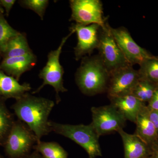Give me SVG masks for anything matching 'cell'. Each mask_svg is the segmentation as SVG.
I'll return each mask as SVG.
<instances>
[{
	"mask_svg": "<svg viewBox=\"0 0 158 158\" xmlns=\"http://www.w3.org/2000/svg\"><path fill=\"white\" fill-rule=\"evenodd\" d=\"M55 102L48 99L26 93L11 106L18 119L23 122L35 134L37 142L52 132L48 117Z\"/></svg>",
	"mask_w": 158,
	"mask_h": 158,
	"instance_id": "obj_1",
	"label": "cell"
},
{
	"mask_svg": "<svg viewBox=\"0 0 158 158\" xmlns=\"http://www.w3.org/2000/svg\"><path fill=\"white\" fill-rule=\"evenodd\" d=\"M110 73L98 55L82 58L75 81L83 94L91 96L107 91Z\"/></svg>",
	"mask_w": 158,
	"mask_h": 158,
	"instance_id": "obj_2",
	"label": "cell"
},
{
	"mask_svg": "<svg viewBox=\"0 0 158 158\" xmlns=\"http://www.w3.org/2000/svg\"><path fill=\"white\" fill-rule=\"evenodd\" d=\"M51 131L74 141L83 148L89 158L101 156L102 153L99 143V137L92 125L62 124L49 121Z\"/></svg>",
	"mask_w": 158,
	"mask_h": 158,
	"instance_id": "obj_3",
	"label": "cell"
},
{
	"mask_svg": "<svg viewBox=\"0 0 158 158\" xmlns=\"http://www.w3.org/2000/svg\"><path fill=\"white\" fill-rule=\"evenodd\" d=\"M70 31L69 34L62 38L58 48L49 52L46 64L40 71L38 75L40 78L43 80V84L32 92L33 94L38 93L46 85H50L56 91L57 104L61 101L59 93L66 92L68 90L63 85L64 71L63 67L60 64V56L65 42L69 37L75 33L73 30H70Z\"/></svg>",
	"mask_w": 158,
	"mask_h": 158,
	"instance_id": "obj_4",
	"label": "cell"
},
{
	"mask_svg": "<svg viewBox=\"0 0 158 158\" xmlns=\"http://www.w3.org/2000/svg\"><path fill=\"white\" fill-rule=\"evenodd\" d=\"M37 143L34 132L24 123L18 119L15 122L3 147L9 158H23L31 153Z\"/></svg>",
	"mask_w": 158,
	"mask_h": 158,
	"instance_id": "obj_5",
	"label": "cell"
},
{
	"mask_svg": "<svg viewBox=\"0 0 158 158\" xmlns=\"http://www.w3.org/2000/svg\"><path fill=\"white\" fill-rule=\"evenodd\" d=\"M110 27L107 23L104 28H101L97 48L99 51L98 56L109 73L123 66L131 65L112 35Z\"/></svg>",
	"mask_w": 158,
	"mask_h": 158,
	"instance_id": "obj_6",
	"label": "cell"
},
{
	"mask_svg": "<svg viewBox=\"0 0 158 158\" xmlns=\"http://www.w3.org/2000/svg\"><path fill=\"white\" fill-rule=\"evenodd\" d=\"M92 125L99 137L123 129L126 119L113 105L91 108Z\"/></svg>",
	"mask_w": 158,
	"mask_h": 158,
	"instance_id": "obj_7",
	"label": "cell"
},
{
	"mask_svg": "<svg viewBox=\"0 0 158 158\" xmlns=\"http://www.w3.org/2000/svg\"><path fill=\"white\" fill-rule=\"evenodd\" d=\"M71 15L69 20L84 25L96 24L104 28L102 3L100 0H71Z\"/></svg>",
	"mask_w": 158,
	"mask_h": 158,
	"instance_id": "obj_8",
	"label": "cell"
},
{
	"mask_svg": "<svg viewBox=\"0 0 158 158\" xmlns=\"http://www.w3.org/2000/svg\"><path fill=\"white\" fill-rule=\"evenodd\" d=\"M140 79L138 70L131 65L111 72L106 91L109 98L131 94Z\"/></svg>",
	"mask_w": 158,
	"mask_h": 158,
	"instance_id": "obj_9",
	"label": "cell"
},
{
	"mask_svg": "<svg viewBox=\"0 0 158 158\" xmlns=\"http://www.w3.org/2000/svg\"><path fill=\"white\" fill-rule=\"evenodd\" d=\"M110 30L125 57L131 65L137 64L140 65L145 60L154 56L138 45L125 28H114L110 27Z\"/></svg>",
	"mask_w": 158,
	"mask_h": 158,
	"instance_id": "obj_10",
	"label": "cell"
},
{
	"mask_svg": "<svg viewBox=\"0 0 158 158\" xmlns=\"http://www.w3.org/2000/svg\"><path fill=\"white\" fill-rule=\"evenodd\" d=\"M100 26L96 24L84 25L73 24L70 28L76 33L77 43L74 48L75 58L77 61L90 55L98 47Z\"/></svg>",
	"mask_w": 158,
	"mask_h": 158,
	"instance_id": "obj_11",
	"label": "cell"
},
{
	"mask_svg": "<svg viewBox=\"0 0 158 158\" xmlns=\"http://www.w3.org/2000/svg\"><path fill=\"white\" fill-rule=\"evenodd\" d=\"M37 62V57L33 52L21 56L3 59L0 64V69L19 81L23 74L34 68Z\"/></svg>",
	"mask_w": 158,
	"mask_h": 158,
	"instance_id": "obj_12",
	"label": "cell"
},
{
	"mask_svg": "<svg viewBox=\"0 0 158 158\" xmlns=\"http://www.w3.org/2000/svg\"><path fill=\"white\" fill-rule=\"evenodd\" d=\"M32 89L27 83L20 84L16 79L6 74L0 69V97L6 100L9 98L18 99Z\"/></svg>",
	"mask_w": 158,
	"mask_h": 158,
	"instance_id": "obj_13",
	"label": "cell"
},
{
	"mask_svg": "<svg viewBox=\"0 0 158 158\" xmlns=\"http://www.w3.org/2000/svg\"><path fill=\"white\" fill-rule=\"evenodd\" d=\"M124 146L125 158H149L150 148L148 144L135 134L131 135L123 129L118 131Z\"/></svg>",
	"mask_w": 158,
	"mask_h": 158,
	"instance_id": "obj_14",
	"label": "cell"
},
{
	"mask_svg": "<svg viewBox=\"0 0 158 158\" xmlns=\"http://www.w3.org/2000/svg\"><path fill=\"white\" fill-rule=\"evenodd\" d=\"M135 123L136 129L135 135L138 136L148 146L158 138V134L148 115L146 105L144 106L138 113Z\"/></svg>",
	"mask_w": 158,
	"mask_h": 158,
	"instance_id": "obj_15",
	"label": "cell"
},
{
	"mask_svg": "<svg viewBox=\"0 0 158 158\" xmlns=\"http://www.w3.org/2000/svg\"><path fill=\"white\" fill-rule=\"evenodd\" d=\"M111 104L118 109L126 120L135 123L138 113L146 105L132 94L110 98Z\"/></svg>",
	"mask_w": 158,
	"mask_h": 158,
	"instance_id": "obj_16",
	"label": "cell"
},
{
	"mask_svg": "<svg viewBox=\"0 0 158 158\" xmlns=\"http://www.w3.org/2000/svg\"><path fill=\"white\" fill-rule=\"evenodd\" d=\"M33 53L30 48L25 33L19 34L13 37L6 44L1 54L3 59L21 56Z\"/></svg>",
	"mask_w": 158,
	"mask_h": 158,
	"instance_id": "obj_17",
	"label": "cell"
},
{
	"mask_svg": "<svg viewBox=\"0 0 158 158\" xmlns=\"http://www.w3.org/2000/svg\"><path fill=\"white\" fill-rule=\"evenodd\" d=\"M6 100L0 97V147L4 146L15 120L6 106Z\"/></svg>",
	"mask_w": 158,
	"mask_h": 158,
	"instance_id": "obj_18",
	"label": "cell"
},
{
	"mask_svg": "<svg viewBox=\"0 0 158 158\" xmlns=\"http://www.w3.org/2000/svg\"><path fill=\"white\" fill-rule=\"evenodd\" d=\"M33 149L38 152L44 158H67L68 153L56 142L40 141L34 145Z\"/></svg>",
	"mask_w": 158,
	"mask_h": 158,
	"instance_id": "obj_19",
	"label": "cell"
},
{
	"mask_svg": "<svg viewBox=\"0 0 158 158\" xmlns=\"http://www.w3.org/2000/svg\"><path fill=\"white\" fill-rule=\"evenodd\" d=\"M138 70L140 78L158 85V57L154 56L139 65Z\"/></svg>",
	"mask_w": 158,
	"mask_h": 158,
	"instance_id": "obj_20",
	"label": "cell"
},
{
	"mask_svg": "<svg viewBox=\"0 0 158 158\" xmlns=\"http://www.w3.org/2000/svg\"><path fill=\"white\" fill-rule=\"evenodd\" d=\"M157 86L147 80L140 78L131 94L144 103H148Z\"/></svg>",
	"mask_w": 158,
	"mask_h": 158,
	"instance_id": "obj_21",
	"label": "cell"
},
{
	"mask_svg": "<svg viewBox=\"0 0 158 158\" xmlns=\"http://www.w3.org/2000/svg\"><path fill=\"white\" fill-rule=\"evenodd\" d=\"M0 13V54L6 44L20 32L13 28Z\"/></svg>",
	"mask_w": 158,
	"mask_h": 158,
	"instance_id": "obj_22",
	"label": "cell"
},
{
	"mask_svg": "<svg viewBox=\"0 0 158 158\" xmlns=\"http://www.w3.org/2000/svg\"><path fill=\"white\" fill-rule=\"evenodd\" d=\"M49 2L48 0H21L19 1L20 6L34 11L41 20H43Z\"/></svg>",
	"mask_w": 158,
	"mask_h": 158,
	"instance_id": "obj_23",
	"label": "cell"
},
{
	"mask_svg": "<svg viewBox=\"0 0 158 158\" xmlns=\"http://www.w3.org/2000/svg\"><path fill=\"white\" fill-rule=\"evenodd\" d=\"M148 103L147 107L149 109L158 110V85L154 92L152 98Z\"/></svg>",
	"mask_w": 158,
	"mask_h": 158,
	"instance_id": "obj_24",
	"label": "cell"
},
{
	"mask_svg": "<svg viewBox=\"0 0 158 158\" xmlns=\"http://www.w3.org/2000/svg\"><path fill=\"white\" fill-rule=\"evenodd\" d=\"M16 2L15 0H0V3L6 11V15L9 16L10 11Z\"/></svg>",
	"mask_w": 158,
	"mask_h": 158,
	"instance_id": "obj_25",
	"label": "cell"
},
{
	"mask_svg": "<svg viewBox=\"0 0 158 158\" xmlns=\"http://www.w3.org/2000/svg\"><path fill=\"white\" fill-rule=\"evenodd\" d=\"M148 108L150 119L154 125L158 134V110H151Z\"/></svg>",
	"mask_w": 158,
	"mask_h": 158,
	"instance_id": "obj_26",
	"label": "cell"
},
{
	"mask_svg": "<svg viewBox=\"0 0 158 158\" xmlns=\"http://www.w3.org/2000/svg\"><path fill=\"white\" fill-rule=\"evenodd\" d=\"M150 150V157L158 158V138L149 146Z\"/></svg>",
	"mask_w": 158,
	"mask_h": 158,
	"instance_id": "obj_27",
	"label": "cell"
},
{
	"mask_svg": "<svg viewBox=\"0 0 158 158\" xmlns=\"http://www.w3.org/2000/svg\"><path fill=\"white\" fill-rule=\"evenodd\" d=\"M23 158H44L40 153L34 150L33 152L30 153Z\"/></svg>",
	"mask_w": 158,
	"mask_h": 158,
	"instance_id": "obj_28",
	"label": "cell"
},
{
	"mask_svg": "<svg viewBox=\"0 0 158 158\" xmlns=\"http://www.w3.org/2000/svg\"><path fill=\"white\" fill-rule=\"evenodd\" d=\"M4 12H5V10L3 9V7H2L1 3H0V13L3 14Z\"/></svg>",
	"mask_w": 158,
	"mask_h": 158,
	"instance_id": "obj_29",
	"label": "cell"
},
{
	"mask_svg": "<svg viewBox=\"0 0 158 158\" xmlns=\"http://www.w3.org/2000/svg\"><path fill=\"white\" fill-rule=\"evenodd\" d=\"M0 158H4L1 155H0Z\"/></svg>",
	"mask_w": 158,
	"mask_h": 158,
	"instance_id": "obj_30",
	"label": "cell"
}]
</instances>
